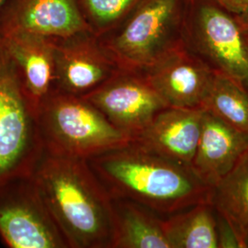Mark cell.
<instances>
[{
    "label": "cell",
    "instance_id": "obj_1",
    "mask_svg": "<svg viewBox=\"0 0 248 248\" xmlns=\"http://www.w3.org/2000/svg\"><path fill=\"white\" fill-rule=\"evenodd\" d=\"M32 178L70 248H112V199L89 166L45 152Z\"/></svg>",
    "mask_w": 248,
    "mask_h": 248
},
{
    "label": "cell",
    "instance_id": "obj_2",
    "mask_svg": "<svg viewBox=\"0 0 248 248\" xmlns=\"http://www.w3.org/2000/svg\"><path fill=\"white\" fill-rule=\"evenodd\" d=\"M88 161L112 199L132 201L161 216L211 200L212 187L190 168L132 142Z\"/></svg>",
    "mask_w": 248,
    "mask_h": 248
},
{
    "label": "cell",
    "instance_id": "obj_3",
    "mask_svg": "<svg viewBox=\"0 0 248 248\" xmlns=\"http://www.w3.org/2000/svg\"><path fill=\"white\" fill-rule=\"evenodd\" d=\"M38 120L45 152L52 155L89 160L132 142L88 99L56 89L41 103Z\"/></svg>",
    "mask_w": 248,
    "mask_h": 248
},
{
    "label": "cell",
    "instance_id": "obj_4",
    "mask_svg": "<svg viewBox=\"0 0 248 248\" xmlns=\"http://www.w3.org/2000/svg\"><path fill=\"white\" fill-rule=\"evenodd\" d=\"M186 0H141L98 39L119 69L143 73L183 45Z\"/></svg>",
    "mask_w": 248,
    "mask_h": 248
},
{
    "label": "cell",
    "instance_id": "obj_5",
    "mask_svg": "<svg viewBox=\"0 0 248 248\" xmlns=\"http://www.w3.org/2000/svg\"><path fill=\"white\" fill-rule=\"evenodd\" d=\"M44 153L38 108L0 38V182L32 176Z\"/></svg>",
    "mask_w": 248,
    "mask_h": 248
},
{
    "label": "cell",
    "instance_id": "obj_6",
    "mask_svg": "<svg viewBox=\"0 0 248 248\" xmlns=\"http://www.w3.org/2000/svg\"><path fill=\"white\" fill-rule=\"evenodd\" d=\"M183 45L214 73L248 91V35L214 0H186Z\"/></svg>",
    "mask_w": 248,
    "mask_h": 248
},
{
    "label": "cell",
    "instance_id": "obj_7",
    "mask_svg": "<svg viewBox=\"0 0 248 248\" xmlns=\"http://www.w3.org/2000/svg\"><path fill=\"white\" fill-rule=\"evenodd\" d=\"M0 240L9 248H69L32 176L0 182Z\"/></svg>",
    "mask_w": 248,
    "mask_h": 248
},
{
    "label": "cell",
    "instance_id": "obj_8",
    "mask_svg": "<svg viewBox=\"0 0 248 248\" xmlns=\"http://www.w3.org/2000/svg\"><path fill=\"white\" fill-rule=\"evenodd\" d=\"M83 98L132 139L160 110L169 107L142 73L122 69Z\"/></svg>",
    "mask_w": 248,
    "mask_h": 248
},
{
    "label": "cell",
    "instance_id": "obj_9",
    "mask_svg": "<svg viewBox=\"0 0 248 248\" xmlns=\"http://www.w3.org/2000/svg\"><path fill=\"white\" fill-rule=\"evenodd\" d=\"M53 42V89L85 97L119 70L98 36L90 31Z\"/></svg>",
    "mask_w": 248,
    "mask_h": 248
},
{
    "label": "cell",
    "instance_id": "obj_10",
    "mask_svg": "<svg viewBox=\"0 0 248 248\" xmlns=\"http://www.w3.org/2000/svg\"><path fill=\"white\" fill-rule=\"evenodd\" d=\"M88 31L78 0H5L0 7V34L30 33L56 40Z\"/></svg>",
    "mask_w": 248,
    "mask_h": 248
},
{
    "label": "cell",
    "instance_id": "obj_11",
    "mask_svg": "<svg viewBox=\"0 0 248 248\" xmlns=\"http://www.w3.org/2000/svg\"><path fill=\"white\" fill-rule=\"evenodd\" d=\"M142 74L168 106L204 108L216 73L182 45Z\"/></svg>",
    "mask_w": 248,
    "mask_h": 248
},
{
    "label": "cell",
    "instance_id": "obj_12",
    "mask_svg": "<svg viewBox=\"0 0 248 248\" xmlns=\"http://www.w3.org/2000/svg\"><path fill=\"white\" fill-rule=\"evenodd\" d=\"M204 108L167 107L160 110L132 143L191 169L201 134Z\"/></svg>",
    "mask_w": 248,
    "mask_h": 248
},
{
    "label": "cell",
    "instance_id": "obj_13",
    "mask_svg": "<svg viewBox=\"0 0 248 248\" xmlns=\"http://www.w3.org/2000/svg\"><path fill=\"white\" fill-rule=\"evenodd\" d=\"M248 151V133L226 124L204 108L201 134L191 169L206 186L213 187Z\"/></svg>",
    "mask_w": 248,
    "mask_h": 248
},
{
    "label": "cell",
    "instance_id": "obj_14",
    "mask_svg": "<svg viewBox=\"0 0 248 248\" xmlns=\"http://www.w3.org/2000/svg\"><path fill=\"white\" fill-rule=\"evenodd\" d=\"M0 38L38 108L54 87L53 39L30 33H6Z\"/></svg>",
    "mask_w": 248,
    "mask_h": 248
},
{
    "label": "cell",
    "instance_id": "obj_15",
    "mask_svg": "<svg viewBox=\"0 0 248 248\" xmlns=\"http://www.w3.org/2000/svg\"><path fill=\"white\" fill-rule=\"evenodd\" d=\"M112 248H170L159 214L129 200L112 199Z\"/></svg>",
    "mask_w": 248,
    "mask_h": 248
},
{
    "label": "cell",
    "instance_id": "obj_16",
    "mask_svg": "<svg viewBox=\"0 0 248 248\" xmlns=\"http://www.w3.org/2000/svg\"><path fill=\"white\" fill-rule=\"evenodd\" d=\"M211 203L235 232L242 248H248V151L235 167L212 187Z\"/></svg>",
    "mask_w": 248,
    "mask_h": 248
},
{
    "label": "cell",
    "instance_id": "obj_17",
    "mask_svg": "<svg viewBox=\"0 0 248 248\" xmlns=\"http://www.w3.org/2000/svg\"><path fill=\"white\" fill-rule=\"evenodd\" d=\"M170 248H218L216 213L211 202L164 218Z\"/></svg>",
    "mask_w": 248,
    "mask_h": 248
},
{
    "label": "cell",
    "instance_id": "obj_18",
    "mask_svg": "<svg viewBox=\"0 0 248 248\" xmlns=\"http://www.w3.org/2000/svg\"><path fill=\"white\" fill-rule=\"evenodd\" d=\"M204 108L233 128L248 133V91L234 81L215 74Z\"/></svg>",
    "mask_w": 248,
    "mask_h": 248
},
{
    "label": "cell",
    "instance_id": "obj_19",
    "mask_svg": "<svg viewBox=\"0 0 248 248\" xmlns=\"http://www.w3.org/2000/svg\"><path fill=\"white\" fill-rule=\"evenodd\" d=\"M141 0H78L90 31L103 35L121 24Z\"/></svg>",
    "mask_w": 248,
    "mask_h": 248
},
{
    "label": "cell",
    "instance_id": "obj_20",
    "mask_svg": "<svg viewBox=\"0 0 248 248\" xmlns=\"http://www.w3.org/2000/svg\"><path fill=\"white\" fill-rule=\"evenodd\" d=\"M215 213L218 248H242L239 239L230 223L216 211Z\"/></svg>",
    "mask_w": 248,
    "mask_h": 248
},
{
    "label": "cell",
    "instance_id": "obj_21",
    "mask_svg": "<svg viewBox=\"0 0 248 248\" xmlns=\"http://www.w3.org/2000/svg\"><path fill=\"white\" fill-rule=\"evenodd\" d=\"M234 16L248 14V0H214Z\"/></svg>",
    "mask_w": 248,
    "mask_h": 248
},
{
    "label": "cell",
    "instance_id": "obj_22",
    "mask_svg": "<svg viewBox=\"0 0 248 248\" xmlns=\"http://www.w3.org/2000/svg\"><path fill=\"white\" fill-rule=\"evenodd\" d=\"M242 27L244 28L245 31L247 32L248 35V15H243V16H236Z\"/></svg>",
    "mask_w": 248,
    "mask_h": 248
},
{
    "label": "cell",
    "instance_id": "obj_23",
    "mask_svg": "<svg viewBox=\"0 0 248 248\" xmlns=\"http://www.w3.org/2000/svg\"><path fill=\"white\" fill-rule=\"evenodd\" d=\"M5 0H0V7L2 6V4H3V2H4Z\"/></svg>",
    "mask_w": 248,
    "mask_h": 248
}]
</instances>
